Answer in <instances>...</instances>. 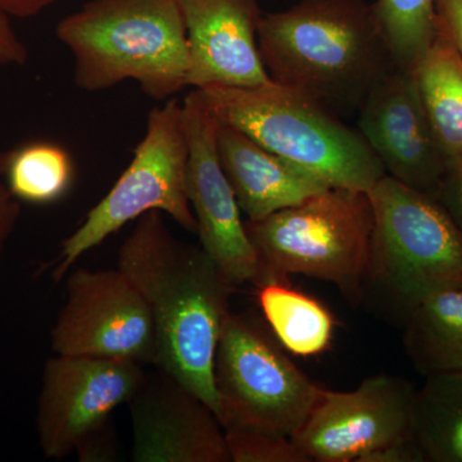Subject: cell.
<instances>
[{"mask_svg": "<svg viewBox=\"0 0 462 462\" xmlns=\"http://www.w3.org/2000/svg\"><path fill=\"white\" fill-rule=\"evenodd\" d=\"M117 267L153 315L154 366L202 398L217 416L216 354L236 285L200 245L173 236L161 211L138 218L118 251Z\"/></svg>", "mask_w": 462, "mask_h": 462, "instance_id": "cell-1", "label": "cell"}, {"mask_svg": "<svg viewBox=\"0 0 462 462\" xmlns=\"http://www.w3.org/2000/svg\"><path fill=\"white\" fill-rule=\"evenodd\" d=\"M258 50L273 83L333 112H358L394 62L366 0H300L263 14Z\"/></svg>", "mask_w": 462, "mask_h": 462, "instance_id": "cell-2", "label": "cell"}, {"mask_svg": "<svg viewBox=\"0 0 462 462\" xmlns=\"http://www.w3.org/2000/svg\"><path fill=\"white\" fill-rule=\"evenodd\" d=\"M75 84L100 91L126 80L163 102L188 87L189 53L178 0H89L58 23Z\"/></svg>", "mask_w": 462, "mask_h": 462, "instance_id": "cell-3", "label": "cell"}, {"mask_svg": "<svg viewBox=\"0 0 462 462\" xmlns=\"http://www.w3.org/2000/svg\"><path fill=\"white\" fill-rule=\"evenodd\" d=\"M367 194L374 230L363 303L403 325L425 297L462 285V231L434 197L391 176Z\"/></svg>", "mask_w": 462, "mask_h": 462, "instance_id": "cell-4", "label": "cell"}, {"mask_svg": "<svg viewBox=\"0 0 462 462\" xmlns=\"http://www.w3.org/2000/svg\"><path fill=\"white\" fill-rule=\"evenodd\" d=\"M196 90L218 123L247 134L331 188L369 191L387 175L358 130L296 91L273 81Z\"/></svg>", "mask_w": 462, "mask_h": 462, "instance_id": "cell-5", "label": "cell"}, {"mask_svg": "<svg viewBox=\"0 0 462 462\" xmlns=\"http://www.w3.org/2000/svg\"><path fill=\"white\" fill-rule=\"evenodd\" d=\"M245 230L263 261V284L310 276L336 285L351 305H363L374 230L367 191L328 188L263 220L245 221Z\"/></svg>", "mask_w": 462, "mask_h": 462, "instance_id": "cell-6", "label": "cell"}, {"mask_svg": "<svg viewBox=\"0 0 462 462\" xmlns=\"http://www.w3.org/2000/svg\"><path fill=\"white\" fill-rule=\"evenodd\" d=\"M214 374L224 430L245 428L291 438L324 388L291 360L267 324L251 312L227 315Z\"/></svg>", "mask_w": 462, "mask_h": 462, "instance_id": "cell-7", "label": "cell"}, {"mask_svg": "<svg viewBox=\"0 0 462 462\" xmlns=\"http://www.w3.org/2000/svg\"><path fill=\"white\" fill-rule=\"evenodd\" d=\"M188 160L182 103L171 98L152 109L130 165L84 223L63 240L54 281H62L79 258L149 211L169 215L182 229L197 234L188 199Z\"/></svg>", "mask_w": 462, "mask_h": 462, "instance_id": "cell-8", "label": "cell"}, {"mask_svg": "<svg viewBox=\"0 0 462 462\" xmlns=\"http://www.w3.org/2000/svg\"><path fill=\"white\" fill-rule=\"evenodd\" d=\"M66 302L51 331L56 355L120 358L156 365L153 315L120 269H78L67 279Z\"/></svg>", "mask_w": 462, "mask_h": 462, "instance_id": "cell-9", "label": "cell"}, {"mask_svg": "<svg viewBox=\"0 0 462 462\" xmlns=\"http://www.w3.org/2000/svg\"><path fill=\"white\" fill-rule=\"evenodd\" d=\"M144 365L120 358L56 355L42 370L36 431L42 455L60 460L129 402L144 382Z\"/></svg>", "mask_w": 462, "mask_h": 462, "instance_id": "cell-10", "label": "cell"}, {"mask_svg": "<svg viewBox=\"0 0 462 462\" xmlns=\"http://www.w3.org/2000/svg\"><path fill=\"white\" fill-rule=\"evenodd\" d=\"M416 388L398 376H369L354 391L322 388L291 437L309 462H358L389 443L412 438Z\"/></svg>", "mask_w": 462, "mask_h": 462, "instance_id": "cell-11", "label": "cell"}, {"mask_svg": "<svg viewBox=\"0 0 462 462\" xmlns=\"http://www.w3.org/2000/svg\"><path fill=\"white\" fill-rule=\"evenodd\" d=\"M188 160V199L200 247L234 285L263 284V264L245 230L240 207L217 148L218 121L194 89L182 102Z\"/></svg>", "mask_w": 462, "mask_h": 462, "instance_id": "cell-12", "label": "cell"}, {"mask_svg": "<svg viewBox=\"0 0 462 462\" xmlns=\"http://www.w3.org/2000/svg\"><path fill=\"white\" fill-rule=\"evenodd\" d=\"M358 133L388 176L436 199L447 157L425 111L415 72L396 67L358 109Z\"/></svg>", "mask_w": 462, "mask_h": 462, "instance_id": "cell-13", "label": "cell"}, {"mask_svg": "<svg viewBox=\"0 0 462 462\" xmlns=\"http://www.w3.org/2000/svg\"><path fill=\"white\" fill-rule=\"evenodd\" d=\"M129 404L134 462H231L214 410L171 375H145Z\"/></svg>", "mask_w": 462, "mask_h": 462, "instance_id": "cell-14", "label": "cell"}, {"mask_svg": "<svg viewBox=\"0 0 462 462\" xmlns=\"http://www.w3.org/2000/svg\"><path fill=\"white\" fill-rule=\"evenodd\" d=\"M187 32L188 87L257 88L272 83L258 50V0H178Z\"/></svg>", "mask_w": 462, "mask_h": 462, "instance_id": "cell-15", "label": "cell"}, {"mask_svg": "<svg viewBox=\"0 0 462 462\" xmlns=\"http://www.w3.org/2000/svg\"><path fill=\"white\" fill-rule=\"evenodd\" d=\"M217 148L240 211L249 221L263 220L331 188L229 125L218 123Z\"/></svg>", "mask_w": 462, "mask_h": 462, "instance_id": "cell-16", "label": "cell"}, {"mask_svg": "<svg viewBox=\"0 0 462 462\" xmlns=\"http://www.w3.org/2000/svg\"><path fill=\"white\" fill-rule=\"evenodd\" d=\"M404 351L425 378L462 372V285L434 291L403 322Z\"/></svg>", "mask_w": 462, "mask_h": 462, "instance_id": "cell-17", "label": "cell"}, {"mask_svg": "<svg viewBox=\"0 0 462 462\" xmlns=\"http://www.w3.org/2000/svg\"><path fill=\"white\" fill-rule=\"evenodd\" d=\"M419 91L433 132L448 158L462 154V60L436 25V36L415 69Z\"/></svg>", "mask_w": 462, "mask_h": 462, "instance_id": "cell-18", "label": "cell"}, {"mask_svg": "<svg viewBox=\"0 0 462 462\" xmlns=\"http://www.w3.org/2000/svg\"><path fill=\"white\" fill-rule=\"evenodd\" d=\"M257 300L267 327L289 354L314 357L329 349L336 321L320 300L289 287L287 281L263 282Z\"/></svg>", "mask_w": 462, "mask_h": 462, "instance_id": "cell-19", "label": "cell"}, {"mask_svg": "<svg viewBox=\"0 0 462 462\" xmlns=\"http://www.w3.org/2000/svg\"><path fill=\"white\" fill-rule=\"evenodd\" d=\"M412 438L427 462H462V372L427 376L416 389Z\"/></svg>", "mask_w": 462, "mask_h": 462, "instance_id": "cell-20", "label": "cell"}, {"mask_svg": "<svg viewBox=\"0 0 462 462\" xmlns=\"http://www.w3.org/2000/svg\"><path fill=\"white\" fill-rule=\"evenodd\" d=\"M74 165L65 148L32 142L8 152L5 181L18 200L50 205L71 187Z\"/></svg>", "mask_w": 462, "mask_h": 462, "instance_id": "cell-21", "label": "cell"}, {"mask_svg": "<svg viewBox=\"0 0 462 462\" xmlns=\"http://www.w3.org/2000/svg\"><path fill=\"white\" fill-rule=\"evenodd\" d=\"M373 7L397 67L415 71L436 36V0H376Z\"/></svg>", "mask_w": 462, "mask_h": 462, "instance_id": "cell-22", "label": "cell"}, {"mask_svg": "<svg viewBox=\"0 0 462 462\" xmlns=\"http://www.w3.org/2000/svg\"><path fill=\"white\" fill-rule=\"evenodd\" d=\"M231 462H309L291 437L270 431L225 430Z\"/></svg>", "mask_w": 462, "mask_h": 462, "instance_id": "cell-23", "label": "cell"}, {"mask_svg": "<svg viewBox=\"0 0 462 462\" xmlns=\"http://www.w3.org/2000/svg\"><path fill=\"white\" fill-rule=\"evenodd\" d=\"M436 199L462 231V154L447 160Z\"/></svg>", "mask_w": 462, "mask_h": 462, "instance_id": "cell-24", "label": "cell"}, {"mask_svg": "<svg viewBox=\"0 0 462 462\" xmlns=\"http://www.w3.org/2000/svg\"><path fill=\"white\" fill-rule=\"evenodd\" d=\"M8 152H0V260L21 216L20 200L11 193L5 181Z\"/></svg>", "mask_w": 462, "mask_h": 462, "instance_id": "cell-25", "label": "cell"}, {"mask_svg": "<svg viewBox=\"0 0 462 462\" xmlns=\"http://www.w3.org/2000/svg\"><path fill=\"white\" fill-rule=\"evenodd\" d=\"M116 451L117 446L114 428L108 420L98 430L91 431L89 436L85 437L75 452L79 456V461L98 462L115 460Z\"/></svg>", "mask_w": 462, "mask_h": 462, "instance_id": "cell-26", "label": "cell"}, {"mask_svg": "<svg viewBox=\"0 0 462 462\" xmlns=\"http://www.w3.org/2000/svg\"><path fill=\"white\" fill-rule=\"evenodd\" d=\"M436 25L448 36L462 60V0H436Z\"/></svg>", "mask_w": 462, "mask_h": 462, "instance_id": "cell-27", "label": "cell"}, {"mask_svg": "<svg viewBox=\"0 0 462 462\" xmlns=\"http://www.w3.org/2000/svg\"><path fill=\"white\" fill-rule=\"evenodd\" d=\"M358 462H427L413 438L397 440L363 456Z\"/></svg>", "mask_w": 462, "mask_h": 462, "instance_id": "cell-28", "label": "cell"}, {"mask_svg": "<svg viewBox=\"0 0 462 462\" xmlns=\"http://www.w3.org/2000/svg\"><path fill=\"white\" fill-rule=\"evenodd\" d=\"M29 51L18 38L11 25V20L0 14V65L23 66L27 62Z\"/></svg>", "mask_w": 462, "mask_h": 462, "instance_id": "cell-29", "label": "cell"}, {"mask_svg": "<svg viewBox=\"0 0 462 462\" xmlns=\"http://www.w3.org/2000/svg\"><path fill=\"white\" fill-rule=\"evenodd\" d=\"M57 2L60 0H0V14L9 18L38 16L44 9Z\"/></svg>", "mask_w": 462, "mask_h": 462, "instance_id": "cell-30", "label": "cell"}]
</instances>
